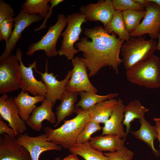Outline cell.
Returning <instances> with one entry per match:
<instances>
[{"mask_svg": "<svg viewBox=\"0 0 160 160\" xmlns=\"http://www.w3.org/2000/svg\"><path fill=\"white\" fill-rule=\"evenodd\" d=\"M84 33L85 37H81L75 46L79 51L83 52L81 58L89 71V76H95L106 66L118 73L122 63L119 53L125 41L117 38L114 33H108L100 26L84 28Z\"/></svg>", "mask_w": 160, "mask_h": 160, "instance_id": "6da1fadb", "label": "cell"}, {"mask_svg": "<svg viewBox=\"0 0 160 160\" xmlns=\"http://www.w3.org/2000/svg\"><path fill=\"white\" fill-rule=\"evenodd\" d=\"M75 113L77 114L76 116L70 120H64L63 124L59 128H44L47 141L68 149L76 144L77 137L91 119L88 110L76 107Z\"/></svg>", "mask_w": 160, "mask_h": 160, "instance_id": "7a4b0ae2", "label": "cell"}, {"mask_svg": "<svg viewBox=\"0 0 160 160\" xmlns=\"http://www.w3.org/2000/svg\"><path fill=\"white\" fill-rule=\"evenodd\" d=\"M155 39L145 37H133L125 41L121 49L122 63L126 71L150 58L157 50Z\"/></svg>", "mask_w": 160, "mask_h": 160, "instance_id": "3957f363", "label": "cell"}, {"mask_svg": "<svg viewBox=\"0 0 160 160\" xmlns=\"http://www.w3.org/2000/svg\"><path fill=\"white\" fill-rule=\"evenodd\" d=\"M127 80L130 83L145 88H160V58L153 55L148 60L126 71Z\"/></svg>", "mask_w": 160, "mask_h": 160, "instance_id": "277c9868", "label": "cell"}, {"mask_svg": "<svg viewBox=\"0 0 160 160\" xmlns=\"http://www.w3.org/2000/svg\"><path fill=\"white\" fill-rule=\"evenodd\" d=\"M66 19L67 27L60 34L63 39L60 48L58 51V54L60 56H64L68 60H72L75 55L79 52L75 48L74 44L80 40L81 26L87 21L85 15L80 12L68 15Z\"/></svg>", "mask_w": 160, "mask_h": 160, "instance_id": "5b68a950", "label": "cell"}, {"mask_svg": "<svg viewBox=\"0 0 160 160\" xmlns=\"http://www.w3.org/2000/svg\"><path fill=\"white\" fill-rule=\"evenodd\" d=\"M67 24L66 17L65 15L63 14L58 15L55 24L49 26L46 34L41 37L39 41L29 45L26 54L31 57L36 52L43 50L48 57L57 56L58 54L56 48L57 43Z\"/></svg>", "mask_w": 160, "mask_h": 160, "instance_id": "8992f818", "label": "cell"}, {"mask_svg": "<svg viewBox=\"0 0 160 160\" xmlns=\"http://www.w3.org/2000/svg\"><path fill=\"white\" fill-rule=\"evenodd\" d=\"M20 63L16 55H10L0 60V94L3 95L20 88Z\"/></svg>", "mask_w": 160, "mask_h": 160, "instance_id": "52a82bcc", "label": "cell"}, {"mask_svg": "<svg viewBox=\"0 0 160 160\" xmlns=\"http://www.w3.org/2000/svg\"><path fill=\"white\" fill-rule=\"evenodd\" d=\"M22 54L21 49L17 48L16 55L20 63L19 71L22 91L29 92L33 96L40 95L45 97L47 89L44 83L42 80L36 79L33 73V70L36 68L37 59L29 63L27 67L23 62Z\"/></svg>", "mask_w": 160, "mask_h": 160, "instance_id": "ba28073f", "label": "cell"}, {"mask_svg": "<svg viewBox=\"0 0 160 160\" xmlns=\"http://www.w3.org/2000/svg\"><path fill=\"white\" fill-rule=\"evenodd\" d=\"M144 7L145 14L142 21L132 32L130 37H139L148 34L151 39L158 38L160 33V7L156 3L148 0Z\"/></svg>", "mask_w": 160, "mask_h": 160, "instance_id": "9c48e42d", "label": "cell"}, {"mask_svg": "<svg viewBox=\"0 0 160 160\" xmlns=\"http://www.w3.org/2000/svg\"><path fill=\"white\" fill-rule=\"evenodd\" d=\"M47 137L45 133L36 137L30 136L25 133L18 135L16 141L28 151L32 160H39L40 155L44 152L51 150L60 151L62 149L60 145L47 141Z\"/></svg>", "mask_w": 160, "mask_h": 160, "instance_id": "30bf717a", "label": "cell"}, {"mask_svg": "<svg viewBox=\"0 0 160 160\" xmlns=\"http://www.w3.org/2000/svg\"><path fill=\"white\" fill-rule=\"evenodd\" d=\"M71 64L73 66L72 75L66 89L78 92L84 91L96 93L97 90L89 80L87 68L81 58L76 57L71 60Z\"/></svg>", "mask_w": 160, "mask_h": 160, "instance_id": "8fae6325", "label": "cell"}, {"mask_svg": "<svg viewBox=\"0 0 160 160\" xmlns=\"http://www.w3.org/2000/svg\"><path fill=\"white\" fill-rule=\"evenodd\" d=\"M0 115L8 122V126L13 129L17 136L26 131L25 121L21 118L13 99L6 94L0 97Z\"/></svg>", "mask_w": 160, "mask_h": 160, "instance_id": "7c38bea8", "label": "cell"}, {"mask_svg": "<svg viewBox=\"0 0 160 160\" xmlns=\"http://www.w3.org/2000/svg\"><path fill=\"white\" fill-rule=\"evenodd\" d=\"M48 61L47 60L46 63L45 71L44 73L38 71L37 68L33 70L40 75L41 80L46 87L47 92L45 98L54 104L57 100H61L62 95L66 90L67 84L71 77L72 71H68L65 78L59 81L52 73H48Z\"/></svg>", "mask_w": 160, "mask_h": 160, "instance_id": "4fadbf2b", "label": "cell"}, {"mask_svg": "<svg viewBox=\"0 0 160 160\" xmlns=\"http://www.w3.org/2000/svg\"><path fill=\"white\" fill-rule=\"evenodd\" d=\"M43 18L38 14L29 15L21 9L14 18V28L12 35L6 45L5 49L0 56V60L11 55L17 42L20 39L23 30L32 23L40 21Z\"/></svg>", "mask_w": 160, "mask_h": 160, "instance_id": "5bb4252c", "label": "cell"}, {"mask_svg": "<svg viewBox=\"0 0 160 160\" xmlns=\"http://www.w3.org/2000/svg\"><path fill=\"white\" fill-rule=\"evenodd\" d=\"M80 10L85 15L87 21H99L104 26L110 21L115 11L111 0H99L96 3H90L81 6Z\"/></svg>", "mask_w": 160, "mask_h": 160, "instance_id": "9a60e30c", "label": "cell"}, {"mask_svg": "<svg viewBox=\"0 0 160 160\" xmlns=\"http://www.w3.org/2000/svg\"><path fill=\"white\" fill-rule=\"evenodd\" d=\"M16 137L4 134L0 137V160H32L28 151L17 143Z\"/></svg>", "mask_w": 160, "mask_h": 160, "instance_id": "2e32d148", "label": "cell"}, {"mask_svg": "<svg viewBox=\"0 0 160 160\" xmlns=\"http://www.w3.org/2000/svg\"><path fill=\"white\" fill-rule=\"evenodd\" d=\"M54 105L46 98L41 104L37 106L29 117L25 121L27 126L37 132L41 131L42 127V122L46 120L51 124L56 122L55 114L52 110Z\"/></svg>", "mask_w": 160, "mask_h": 160, "instance_id": "e0dca14e", "label": "cell"}, {"mask_svg": "<svg viewBox=\"0 0 160 160\" xmlns=\"http://www.w3.org/2000/svg\"><path fill=\"white\" fill-rule=\"evenodd\" d=\"M117 104L109 119L104 124L101 135L114 134L123 139L127 135L124 132L122 123L124 119V105L120 98L117 100Z\"/></svg>", "mask_w": 160, "mask_h": 160, "instance_id": "ac0fdd59", "label": "cell"}, {"mask_svg": "<svg viewBox=\"0 0 160 160\" xmlns=\"http://www.w3.org/2000/svg\"><path fill=\"white\" fill-rule=\"evenodd\" d=\"M45 99V97L44 96L38 95L32 96L30 95L28 92L21 91L13 98V100L21 118L26 121L36 107V104L42 102Z\"/></svg>", "mask_w": 160, "mask_h": 160, "instance_id": "d6986e66", "label": "cell"}, {"mask_svg": "<svg viewBox=\"0 0 160 160\" xmlns=\"http://www.w3.org/2000/svg\"><path fill=\"white\" fill-rule=\"evenodd\" d=\"M126 139L114 134H108L91 137L89 142L94 148L100 151L113 152L120 149Z\"/></svg>", "mask_w": 160, "mask_h": 160, "instance_id": "ffe728a7", "label": "cell"}, {"mask_svg": "<svg viewBox=\"0 0 160 160\" xmlns=\"http://www.w3.org/2000/svg\"><path fill=\"white\" fill-rule=\"evenodd\" d=\"M79 92L66 90L63 93L61 103L56 108L57 121L54 127H57L65 118L75 112V103L77 100Z\"/></svg>", "mask_w": 160, "mask_h": 160, "instance_id": "44dd1931", "label": "cell"}, {"mask_svg": "<svg viewBox=\"0 0 160 160\" xmlns=\"http://www.w3.org/2000/svg\"><path fill=\"white\" fill-rule=\"evenodd\" d=\"M118 100L115 98L100 102L88 110L91 120L104 124L110 118Z\"/></svg>", "mask_w": 160, "mask_h": 160, "instance_id": "7402d4cb", "label": "cell"}, {"mask_svg": "<svg viewBox=\"0 0 160 160\" xmlns=\"http://www.w3.org/2000/svg\"><path fill=\"white\" fill-rule=\"evenodd\" d=\"M140 120V127L135 131L130 132L137 138L141 140L150 147L154 155L156 156L160 155L159 151L156 149L154 145V140L157 138V133L155 126H153L143 117Z\"/></svg>", "mask_w": 160, "mask_h": 160, "instance_id": "603a6c76", "label": "cell"}, {"mask_svg": "<svg viewBox=\"0 0 160 160\" xmlns=\"http://www.w3.org/2000/svg\"><path fill=\"white\" fill-rule=\"evenodd\" d=\"M148 111V109L143 106L140 102L137 100L130 102L124 106L122 124L126 126L125 133L127 135L130 131L131 123L136 119L140 120L144 117L145 113Z\"/></svg>", "mask_w": 160, "mask_h": 160, "instance_id": "cb8c5ba5", "label": "cell"}, {"mask_svg": "<svg viewBox=\"0 0 160 160\" xmlns=\"http://www.w3.org/2000/svg\"><path fill=\"white\" fill-rule=\"evenodd\" d=\"M104 27L108 33L113 32L117 35L121 40L126 41L131 37L126 28L123 18L122 11H121L115 10L110 21Z\"/></svg>", "mask_w": 160, "mask_h": 160, "instance_id": "d4e9b609", "label": "cell"}, {"mask_svg": "<svg viewBox=\"0 0 160 160\" xmlns=\"http://www.w3.org/2000/svg\"><path fill=\"white\" fill-rule=\"evenodd\" d=\"M69 150L71 154L80 156L85 160H109L101 151L92 147L89 141L76 144Z\"/></svg>", "mask_w": 160, "mask_h": 160, "instance_id": "484cf974", "label": "cell"}, {"mask_svg": "<svg viewBox=\"0 0 160 160\" xmlns=\"http://www.w3.org/2000/svg\"><path fill=\"white\" fill-rule=\"evenodd\" d=\"M80 100L76 104V107L88 110L97 103L118 97L117 93H110L104 95H97L96 93L82 91L79 92Z\"/></svg>", "mask_w": 160, "mask_h": 160, "instance_id": "4316f807", "label": "cell"}, {"mask_svg": "<svg viewBox=\"0 0 160 160\" xmlns=\"http://www.w3.org/2000/svg\"><path fill=\"white\" fill-rule=\"evenodd\" d=\"M50 0H26L21 5L24 11L29 15L38 14L46 19L51 6Z\"/></svg>", "mask_w": 160, "mask_h": 160, "instance_id": "83f0119b", "label": "cell"}, {"mask_svg": "<svg viewBox=\"0 0 160 160\" xmlns=\"http://www.w3.org/2000/svg\"><path fill=\"white\" fill-rule=\"evenodd\" d=\"M145 10H127L122 11V16L126 28L129 34L138 27L144 17Z\"/></svg>", "mask_w": 160, "mask_h": 160, "instance_id": "f1b7e54d", "label": "cell"}, {"mask_svg": "<svg viewBox=\"0 0 160 160\" xmlns=\"http://www.w3.org/2000/svg\"><path fill=\"white\" fill-rule=\"evenodd\" d=\"M102 128L100 124L90 120L86 125L76 139V144H82L89 142L92 134Z\"/></svg>", "mask_w": 160, "mask_h": 160, "instance_id": "f546056e", "label": "cell"}, {"mask_svg": "<svg viewBox=\"0 0 160 160\" xmlns=\"http://www.w3.org/2000/svg\"><path fill=\"white\" fill-rule=\"evenodd\" d=\"M112 4L115 10L124 11L133 9L145 10L144 7L134 0H112Z\"/></svg>", "mask_w": 160, "mask_h": 160, "instance_id": "4dcf8cb0", "label": "cell"}, {"mask_svg": "<svg viewBox=\"0 0 160 160\" xmlns=\"http://www.w3.org/2000/svg\"><path fill=\"white\" fill-rule=\"evenodd\" d=\"M14 18L5 19L0 23V41L4 40L6 45L7 44L13 31Z\"/></svg>", "mask_w": 160, "mask_h": 160, "instance_id": "1f68e13d", "label": "cell"}, {"mask_svg": "<svg viewBox=\"0 0 160 160\" xmlns=\"http://www.w3.org/2000/svg\"><path fill=\"white\" fill-rule=\"evenodd\" d=\"M104 154L107 156L109 160H132L134 153L124 145L116 151L105 153Z\"/></svg>", "mask_w": 160, "mask_h": 160, "instance_id": "d6a6232c", "label": "cell"}, {"mask_svg": "<svg viewBox=\"0 0 160 160\" xmlns=\"http://www.w3.org/2000/svg\"><path fill=\"white\" fill-rule=\"evenodd\" d=\"M15 12L10 4L3 0L0 1V23L4 20L14 18Z\"/></svg>", "mask_w": 160, "mask_h": 160, "instance_id": "836d02e7", "label": "cell"}, {"mask_svg": "<svg viewBox=\"0 0 160 160\" xmlns=\"http://www.w3.org/2000/svg\"><path fill=\"white\" fill-rule=\"evenodd\" d=\"M3 118L0 116V134L2 135L4 134H6L10 136L16 137V135L13 129L9 128L7 123L3 121Z\"/></svg>", "mask_w": 160, "mask_h": 160, "instance_id": "e575fe53", "label": "cell"}, {"mask_svg": "<svg viewBox=\"0 0 160 160\" xmlns=\"http://www.w3.org/2000/svg\"><path fill=\"white\" fill-rule=\"evenodd\" d=\"M63 0H50V3L51 4V7L48 13V16L45 19L42 24L39 27L34 30L35 31H37L41 30V29L45 28L47 26L46 25V23L47 19L50 18L51 16L52 12V9L54 7L57 6L60 3L63 2Z\"/></svg>", "mask_w": 160, "mask_h": 160, "instance_id": "d590c367", "label": "cell"}, {"mask_svg": "<svg viewBox=\"0 0 160 160\" xmlns=\"http://www.w3.org/2000/svg\"><path fill=\"white\" fill-rule=\"evenodd\" d=\"M155 127L157 133V138L159 142V147L160 149V120H156Z\"/></svg>", "mask_w": 160, "mask_h": 160, "instance_id": "8d00e7d4", "label": "cell"}, {"mask_svg": "<svg viewBox=\"0 0 160 160\" xmlns=\"http://www.w3.org/2000/svg\"><path fill=\"white\" fill-rule=\"evenodd\" d=\"M61 160H79L77 155L73 154L68 156Z\"/></svg>", "mask_w": 160, "mask_h": 160, "instance_id": "74e56055", "label": "cell"}, {"mask_svg": "<svg viewBox=\"0 0 160 160\" xmlns=\"http://www.w3.org/2000/svg\"><path fill=\"white\" fill-rule=\"evenodd\" d=\"M134 1L136 2L143 6L144 7L148 2V0H134Z\"/></svg>", "mask_w": 160, "mask_h": 160, "instance_id": "f35d334b", "label": "cell"}, {"mask_svg": "<svg viewBox=\"0 0 160 160\" xmlns=\"http://www.w3.org/2000/svg\"><path fill=\"white\" fill-rule=\"evenodd\" d=\"M159 40L157 45V50L160 51V33L158 37Z\"/></svg>", "mask_w": 160, "mask_h": 160, "instance_id": "ab89813d", "label": "cell"}, {"mask_svg": "<svg viewBox=\"0 0 160 160\" xmlns=\"http://www.w3.org/2000/svg\"><path fill=\"white\" fill-rule=\"evenodd\" d=\"M150 1L156 3L160 7V0H150Z\"/></svg>", "mask_w": 160, "mask_h": 160, "instance_id": "60d3db41", "label": "cell"}, {"mask_svg": "<svg viewBox=\"0 0 160 160\" xmlns=\"http://www.w3.org/2000/svg\"><path fill=\"white\" fill-rule=\"evenodd\" d=\"M153 120L155 121L156 120H160V118H154L153 119Z\"/></svg>", "mask_w": 160, "mask_h": 160, "instance_id": "b9f144b4", "label": "cell"}, {"mask_svg": "<svg viewBox=\"0 0 160 160\" xmlns=\"http://www.w3.org/2000/svg\"><path fill=\"white\" fill-rule=\"evenodd\" d=\"M55 160H61V159L60 157H57L55 159Z\"/></svg>", "mask_w": 160, "mask_h": 160, "instance_id": "7bdbcfd3", "label": "cell"}]
</instances>
